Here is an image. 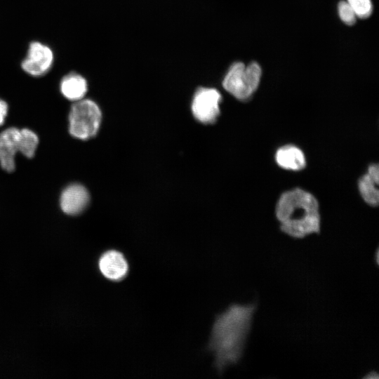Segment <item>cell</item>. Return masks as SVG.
<instances>
[{
    "mask_svg": "<svg viewBox=\"0 0 379 379\" xmlns=\"http://www.w3.org/2000/svg\"><path fill=\"white\" fill-rule=\"evenodd\" d=\"M255 309L254 303L233 304L216 317L208 348L219 373L241 358Z\"/></svg>",
    "mask_w": 379,
    "mask_h": 379,
    "instance_id": "6da1fadb",
    "label": "cell"
},
{
    "mask_svg": "<svg viewBox=\"0 0 379 379\" xmlns=\"http://www.w3.org/2000/svg\"><path fill=\"white\" fill-rule=\"evenodd\" d=\"M276 216L281 230L291 237L302 239L320 232L318 201L304 190L297 188L282 194L276 207Z\"/></svg>",
    "mask_w": 379,
    "mask_h": 379,
    "instance_id": "7a4b0ae2",
    "label": "cell"
},
{
    "mask_svg": "<svg viewBox=\"0 0 379 379\" xmlns=\"http://www.w3.org/2000/svg\"><path fill=\"white\" fill-rule=\"evenodd\" d=\"M262 77V68L253 61L246 65L242 62L232 63L226 72L222 86L226 91L239 100L251 98L258 89Z\"/></svg>",
    "mask_w": 379,
    "mask_h": 379,
    "instance_id": "3957f363",
    "label": "cell"
},
{
    "mask_svg": "<svg viewBox=\"0 0 379 379\" xmlns=\"http://www.w3.org/2000/svg\"><path fill=\"white\" fill-rule=\"evenodd\" d=\"M102 121V112L91 99L83 98L74 102L68 115V131L71 136L87 140L96 135Z\"/></svg>",
    "mask_w": 379,
    "mask_h": 379,
    "instance_id": "277c9868",
    "label": "cell"
},
{
    "mask_svg": "<svg viewBox=\"0 0 379 379\" xmlns=\"http://www.w3.org/2000/svg\"><path fill=\"white\" fill-rule=\"evenodd\" d=\"M54 62L52 48L41 41H32L29 43L27 55L21 62L22 69L27 74L39 77L46 74Z\"/></svg>",
    "mask_w": 379,
    "mask_h": 379,
    "instance_id": "5b68a950",
    "label": "cell"
},
{
    "mask_svg": "<svg viewBox=\"0 0 379 379\" xmlns=\"http://www.w3.org/2000/svg\"><path fill=\"white\" fill-rule=\"evenodd\" d=\"M222 96L213 88L201 87L195 92L192 102V111L194 117L203 124L215 122L220 114V103Z\"/></svg>",
    "mask_w": 379,
    "mask_h": 379,
    "instance_id": "8992f818",
    "label": "cell"
},
{
    "mask_svg": "<svg viewBox=\"0 0 379 379\" xmlns=\"http://www.w3.org/2000/svg\"><path fill=\"white\" fill-rule=\"evenodd\" d=\"M21 129L11 126L0 133V165L8 173L15 171V157L21 151Z\"/></svg>",
    "mask_w": 379,
    "mask_h": 379,
    "instance_id": "52a82bcc",
    "label": "cell"
},
{
    "mask_svg": "<svg viewBox=\"0 0 379 379\" xmlns=\"http://www.w3.org/2000/svg\"><path fill=\"white\" fill-rule=\"evenodd\" d=\"M89 201V192L79 183L68 185L63 189L60 197V208L69 215L81 213L87 208Z\"/></svg>",
    "mask_w": 379,
    "mask_h": 379,
    "instance_id": "ba28073f",
    "label": "cell"
},
{
    "mask_svg": "<svg viewBox=\"0 0 379 379\" xmlns=\"http://www.w3.org/2000/svg\"><path fill=\"white\" fill-rule=\"evenodd\" d=\"M99 269L102 275L111 281H120L128 273V262L121 253L107 251L99 259Z\"/></svg>",
    "mask_w": 379,
    "mask_h": 379,
    "instance_id": "9c48e42d",
    "label": "cell"
},
{
    "mask_svg": "<svg viewBox=\"0 0 379 379\" xmlns=\"http://www.w3.org/2000/svg\"><path fill=\"white\" fill-rule=\"evenodd\" d=\"M60 91L67 100L76 102L85 98L88 91L87 80L80 74L71 72L60 81Z\"/></svg>",
    "mask_w": 379,
    "mask_h": 379,
    "instance_id": "30bf717a",
    "label": "cell"
},
{
    "mask_svg": "<svg viewBox=\"0 0 379 379\" xmlns=\"http://www.w3.org/2000/svg\"><path fill=\"white\" fill-rule=\"evenodd\" d=\"M379 168L378 164L369 166L367 173L359 181V192L366 204L375 206L378 204Z\"/></svg>",
    "mask_w": 379,
    "mask_h": 379,
    "instance_id": "8fae6325",
    "label": "cell"
},
{
    "mask_svg": "<svg viewBox=\"0 0 379 379\" xmlns=\"http://www.w3.org/2000/svg\"><path fill=\"white\" fill-rule=\"evenodd\" d=\"M277 164L286 170L300 171L306 164L305 157L300 149L293 145H285L276 152Z\"/></svg>",
    "mask_w": 379,
    "mask_h": 379,
    "instance_id": "7c38bea8",
    "label": "cell"
},
{
    "mask_svg": "<svg viewBox=\"0 0 379 379\" xmlns=\"http://www.w3.org/2000/svg\"><path fill=\"white\" fill-rule=\"evenodd\" d=\"M22 148L20 153L28 159L35 155L39 145V137L36 133L27 128H21Z\"/></svg>",
    "mask_w": 379,
    "mask_h": 379,
    "instance_id": "4fadbf2b",
    "label": "cell"
},
{
    "mask_svg": "<svg viewBox=\"0 0 379 379\" xmlns=\"http://www.w3.org/2000/svg\"><path fill=\"white\" fill-rule=\"evenodd\" d=\"M355 13L357 18L366 19L369 18L373 11L371 0H346Z\"/></svg>",
    "mask_w": 379,
    "mask_h": 379,
    "instance_id": "5bb4252c",
    "label": "cell"
},
{
    "mask_svg": "<svg viewBox=\"0 0 379 379\" xmlns=\"http://www.w3.org/2000/svg\"><path fill=\"white\" fill-rule=\"evenodd\" d=\"M340 20L346 25L352 26L357 22V17L346 0L340 1L337 6Z\"/></svg>",
    "mask_w": 379,
    "mask_h": 379,
    "instance_id": "9a60e30c",
    "label": "cell"
},
{
    "mask_svg": "<svg viewBox=\"0 0 379 379\" xmlns=\"http://www.w3.org/2000/svg\"><path fill=\"white\" fill-rule=\"evenodd\" d=\"M8 112V103L3 99L0 98V126L4 124Z\"/></svg>",
    "mask_w": 379,
    "mask_h": 379,
    "instance_id": "2e32d148",
    "label": "cell"
},
{
    "mask_svg": "<svg viewBox=\"0 0 379 379\" xmlns=\"http://www.w3.org/2000/svg\"><path fill=\"white\" fill-rule=\"evenodd\" d=\"M368 374L371 375V376L369 375L366 378H378V374L377 372L372 371Z\"/></svg>",
    "mask_w": 379,
    "mask_h": 379,
    "instance_id": "e0dca14e",
    "label": "cell"
},
{
    "mask_svg": "<svg viewBox=\"0 0 379 379\" xmlns=\"http://www.w3.org/2000/svg\"><path fill=\"white\" fill-rule=\"evenodd\" d=\"M375 257H376V262L377 264H378V251L377 250L376 251V254H375Z\"/></svg>",
    "mask_w": 379,
    "mask_h": 379,
    "instance_id": "ac0fdd59",
    "label": "cell"
}]
</instances>
